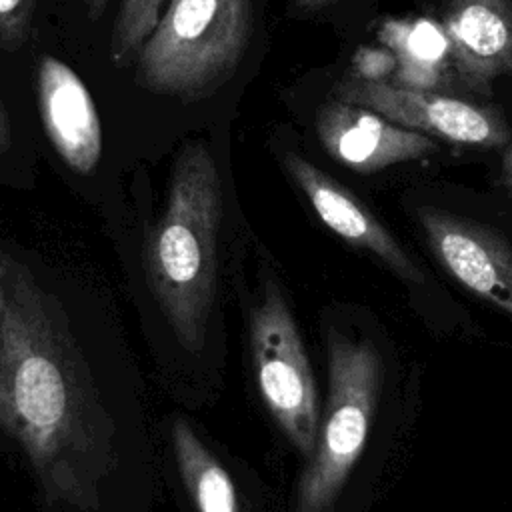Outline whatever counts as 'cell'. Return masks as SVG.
I'll use <instances>...</instances> for the list:
<instances>
[{
    "mask_svg": "<svg viewBox=\"0 0 512 512\" xmlns=\"http://www.w3.org/2000/svg\"><path fill=\"white\" fill-rule=\"evenodd\" d=\"M108 2L110 0H84V4H86V12H88V16L92 18V20H96V18H100V14L106 10V6H108Z\"/></svg>",
    "mask_w": 512,
    "mask_h": 512,
    "instance_id": "obj_19",
    "label": "cell"
},
{
    "mask_svg": "<svg viewBox=\"0 0 512 512\" xmlns=\"http://www.w3.org/2000/svg\"><path fill=\"white\" fill-rule=\"evenodd\" d=\"M260 396L296 450L310 458L320 428L314 374L296 322L276 286H268L250 322Z\"/></svg>",
    "mask_w": 512,
    "mask_h": 512,
    "instance_id": "obj_5",
    "label": "cell"
},
{
    "mask_svg": "<svg viewBox=\"0 0 512 512\" xmlns=\"http://www.w3.org/2000/svg\"><path fill=\"white\" fill-rule=\"evenodd\" d=\"M336 2H342V0H292L294 8L298 12H316V10H322V8L332 6Z\"/></svg>",
    "mask_w": 512,
    "mask_h": 512,
    "instance_id": "obj_17",
    "label": "cell"
},
{
    "mask_svg": "<svg viewBox=\"0 0 512 512\" xmlns=\"http://www.w3.org/2000/svg\"><path fill=\"white\" fill-rule=\"evenodd\" d=\"M502 182L512 190V140L506 144L502 156Z\"/></svg>",
    "mask_w": 512,
    "mask_h": 512,
    "instance_id": "obj_18",
    "label": "cell"
},
{
    "mask_svg": "<svg viewBox=\"0 0 512 512\" xmlns=\"http://www.w3.org/2000/svg\"><path fill=\"white\" fill-rule=\"evenodd\" d=\"M336 94L338 100L364 106L394 124L448 142L480 148H498L510 142V126L500 112L466 100L360 76L346 78Z\"/></svg>",
    "mask_w": 512,
    "mask_h": 512,
    "instance_id": "obj_6",
    "label": "cell"
},
{
    "mask_svg": "<svg viewBox=\"0 0 512 512\" xmlns=\"http://www.w3.org/2000/svg\"><path fill=\"white\" fill-rule=\"evenodd\" d=\"M418 220L438 262L470 292L512 316V248L472 220L440 208H418Z\"/></svg>",
    "mask_w": 512,
    "mask_h": 512,
    "instance_id": "obj_7",
    "label": "cell"
},
{
    "mask_svg": "<svg viewBox=\"0 0 512 512\" xmlns=\"http://www.w3.org/2000/svg\"><path fill=\"white\" fill-rule=\"evenodd\" d=\"M36 98L52 148L74 172L90 174L102 156V124L82 78L46 54L36 68Z\"/></svg>",
    "mask_w": 512,
    "mask_h": 512,
    "instance_id": "obj_9",
    "label": "cell"
},
{
    "mask_svg": "<svg viewBox=\"0 0 512 512\" xmlns=\"http://www.w3.org/2000/svg\"><path fill=\"white\" fill-rule=\"evenodd\" d=\"M284 166L304 192L318 218L348 244L364 248L410 282H422V272L402 246L376 220V216L340 182L316 168L306 158L288 152Z\"/></svg>",
    "mask_w": 512,
    "mask_h": 512,
    "instance_id": "obj_11",
    "label": "cell"
},
{
    "mask_svg": "<svg viewBox=\"0 0 512 512\" xmlns=\"http://www.w3.org/2000/svg\"><path fill=\"white\" fill-rule=\"evenodd\" d=\"M252 28V0H168L136 56L138 80L182 100L204 96L238 68Z\"/></svg>",
    "mask_w": 512,
    "mask_h": 512,
    "instance_id": "obj_3",
    "label": "cell"
},
{
    "mask_svg": "<svg viewBox=\"0 0 512 512\" xmlns=\"http://www.w3.org/2000/svg\"><path fill=\"white\" fill-rule=\"evenodd\" d=\"M328 406L300 476L294 512H330L360 458L376 406L380 362L370 342L330 332Z\"/></svg>",
    "mask_w": 512,
    "mask_h": 512,
    "instance_id": "obj_4",
    "label": "cell"
},
{
    "mask_svg": "<svg viewBox=\"0 0 512 512\" xmlns=\"http://www.w3.org/2000/svg\"><path fill=\"white\" fill-rule=\"evenodd\" d=\"M12 146V128H10V120L6 114V108L0 100V154L6 152Z\"/></svg>",
    "mask_w": 512,
    "mask_h": 512,
    "instance_id": "obj_16",
    "label": "cell"
},
{
    "mask_svg": "<svg viewBox=\"0 0 512 512\" xmlns=\"http://www.w3.org/2000/svg\"><path fill=\"white\" fill-rule=\"evenodd\" d=\"M382 42L398 62V82L406 88L434 84L450 58V44L440 24L428 20H390L380 30Z\"/></svg>",
    "mask_w": 512,
    "mask_h": 512,
    "instance_id": "obj_13",
    "label": "cell"
},
{
    "mask_svg": "<svg viewBox=\"0 0 512 512\" xmlns=\"http://www.w3.org/2000/svg\"><path fill=\"white\" fill-rule=\"evenodd\" d=\"M172 446L180 476L198 512H240L226 468L182 418L172 424Z\"/></svg>",
    "mask_w": 512,
    "mask_h": 512,
    "instance_id": "obj_12",
    "label": "cell"
},
{
    "mask_svg": "<svg viewBox=\"0 0 512 512\" xmlns=\"http://www.w3.org/2000/svg\"><path fill=\"white\" fill-rule=\"evenodd\" d=\"M4 262L0 258V322H2V314H4Z\"/></svg>",
    "mask_w": 512,
    "mask_h": 512,
    "instance_id": "obj_20",
    "label": "cell"
},
{
    "mask_svg": "<svg viewBox=\"0 0 512 512\" xmlns=\"http://www.w3.org/2000/svg\"><path fill=\"white\" fill-rule=\"evenodd\" d=\"M4 262L0 430L26 454L42 500L92 510L110 460V422L58 302Z\"/></svg>",
    "mask_w": 512,
    "mask_h": 512,
    "instance_id": "obj_1",
    "label": "cell"
},
{
    "mask_svg": "<svg viewBox=\"0 0 512 512\" xmlns=\"http://www.w3.org/2000/svg\"><path fill=\"white\" fill-rule=\"evenodd\" d=\"M168 0H122L110 36V58L116 66L134 60L154 30Z\"/></svg>",
    "mask_w": 512,
    "mask_h": 512,
    "instance_id": "obj_14",
    "label": "cell"
},
{
    "mask_svg": "<svg viewBox=\"0 0 512 512\" xmlns=\"http://www.w3.org/2000/svg\"><path fill=\"white\" fill-rule=\"evenodd\" d=\"M316 134L332 158L356 172H376L436 152L430 136L338 98L318 110Z\"/></svg>",
    "mask_w": 512,
    "mask_h": 512,
    "instance_id": "obj_8",
    "label": "cell"
},
{
    "mask_svg": "<svg viewBox=\"0 0 512 512\" xmlns=\"http://www.w3.org/2000/svg\"><path fill=\"white\" fill-rule=\"evenodd\" d=\"M440 26L458 76L490 92L500 76H512V0H440Z\"/></svg>",
    "mask_w": 512,
    "mask_h": 512,
    "instance_id": "obj_10",
    "label": "cell"
},
{
    "mask_svg": "<svg viewBox=\"0 0 512 512\" xmlns=\"http://www.w3.org/2000/svg\"><path fill=\"white\" fill-rule=\"evenodd\" d=\"M38 0H0V46L18 50L30 36Z\"/></svg>",
    "mask_w": 512,
    "mask_h": 512,
    "instance_id": "obj_15",
    "label": "cell"
},
{
    "mask_svg": "<svg viewBox=\"0 0 512 512\" xmlns=\"http://www.w3.org/2000/svg\"><path fill=\"white\" fill-rule=\"evenodd\" d=\"M222 182L204 142L180 148L166 206L146 244V274L154 298L188 352L206 342L218 272Z\"/></svg>",
    "mask_w": 512,
    "mask_h": 512,
    "instance_id": "obj_2",
    "label": "cell"
}]
</instances>
